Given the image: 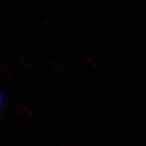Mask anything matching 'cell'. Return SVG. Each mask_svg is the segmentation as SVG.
Returning a JSON list of instances; mask_svg holds the SVG:
<instances>
[{"label":"cell","mask_w":146,"mask_h":146,"mask_svg":"<svg viewBox=\"0 0 146 146\" xmlns=\"http://www.w3.org/2000/svg\"><path fill=\"white\" fill-rule=\"evenodd\" d=\"M86 60H87V61H88L89 62H91V64H92V65H93V66H94V67H96V64H95V62H94V61H93V60H92V58L91 59L90 57L86 56Z\"/></svg>","instance_id":"6da1fadb"}]
</instances>
